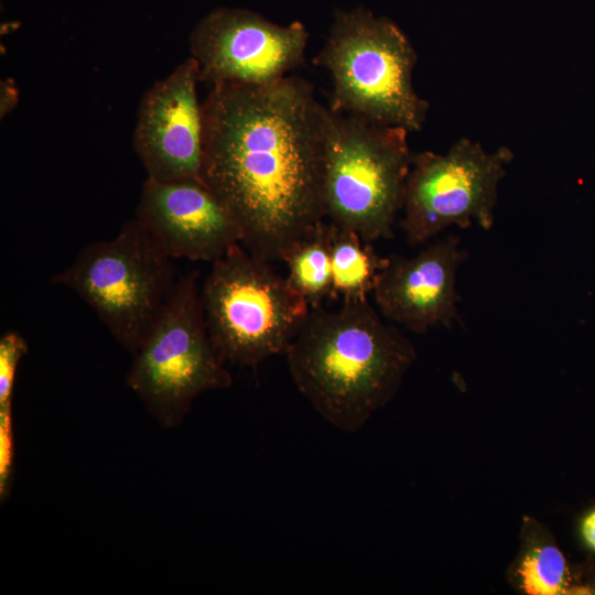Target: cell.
Instances as JSON below:
<instances>
[{"instance_id": "obj_5", "label": "cell", "mask_w": 595, "mask_h": 595, "mask_svg": "<svg viewBox=\"0 0 595 595\" xmlns=\"http://www.w3.org/2000/svg\"><path fill=\"white\" fill-rule=\"evenodd\" d=\"M173 260L133 218L111 239L84 246L50 282L74 292L133 354L175 289Z\"/></svg>"}, {"instance_id": "obj_16", "label": "cell", "mask_w": 595, "mask_h": 595, "mask_svg": "<svg viewBox=\"0 0 595 595\" xmlns=\"http://www.w3.org/2000/svg\"><path fill=\"white\" fill-rule=\"evenodd\" d=\"M28 351L24 337L15 332H6L0 338V408L12 405L18 365Z\"/></svg>"}, {"instance_id": "obj_10", "label": "cell", "mask_w": 595, "mask_h": 595, "mask_svg": "<svg viewBox=\"0 0 595 595\" xmlns=\"http://www.w3.org/2000/svg\"><path fill=\"white\" fill-rule=\"evenodd\" d=\"M198 68L190 56L142 96L133 148L147 177L160 182L202 178L203 111Z\"/></svg>"}, {"instance_id": "obj_18", "label": "cell", "mask_w": 595, "mask_h": 595, "mask_svg": "<svg viewBox=\"0 0 595 595\" xmlns=\"http://www.w3.org/2000/svg\"><path fill=\"white\" fill-rule=\"evenodd\" d=\"M580 534L583 543L595 552V509L587 512L581 520Z\"/></svg>"}, {"instance_id": "obj_13", "label": "cell", "mask_w": 595, "mask_h": 595, "mask_svg": "<svg viewBox=\"0 0 595 595\" xmlns=\"http://www.w3.org/2000/svg\"><path fill=\"white\" fill-rule=\"evenodd\" d=\"M507 576L518 592L528 595H560L578 591L573 585L565 555L553 536L529 516L523 518L519 551Z\"/></svg>"}, {"instance_id": "obj_11", "label": "cell", "mask_w": 595, "mask_h": 595, "mask_svg": "<svg viewBox=\"0 0 595 595\" xmlns=\"http://www.w3.org/2000/svg\"><path fill=\"white\" fill-rule=\"evenodd\" d=\"M136 219L174 260L213 262L241 244L237 220L199 180L160 182L147 177Z\"/></svg>"}, {"instance_id": "obj_8", "label": "cell", "mask_w": 595, "mask_h": 595, "mask_svg": "<svg viewBox=\"0 0 595 595\" xmlns=\"http://www.w3.org/2000/svg\"><path fill=\"white\" fill-rule=\"evenodd\" d=\"M512 159L507 147L489 152L467 138L445 153L413 154L400 224L408 244L425 245L452 225L490 229L498 185Z\"/></svg>"}, {"instance_id": "obj_17", "label": "cell", "mask_w": 595, "mask_h": 595, "mask_svg": "<svg viewBox=\"0 0 595 595\" xmlns=\"http://www.w3.org/2000/svg\"><path fill=\"white\" fill-rule=\"evenodd\" d=\"M12 405L0 408V493L8 494L13 464Z\"/></svg>"}, {"instance_id": "obj_6", "label": "cell", "mask_w": 595, "mask_h": 595, "mask_svg": "<svg viewBox=\"0 0 595 595\" xmlns=\"http://www.w3.org/2000/svg\"><path fill=\"white\" fill-rule=\"evenodd\" d=\"M201 300L217 353L244 367L285 354L311 311L288 278L241 244L212 262Z\"/></svg>"}, {"instance_id": "obj_2", "label": "cell", "mask_w": 595, "mask_h": 595, "mask_svg": "<svg viewBox=\"0 0 595 595\" xmlns=\"http://www.w3.org/2000/svg\"><path fill=\"white\" fill-rule=\"evenodd\" d=\"M367 299L337 310L311 307L285 355L296 389L336 429L355 433L389 403L415 361V348Z\"/></svg>"}, {"instance_id": "obj_1", "label": "cell", "mask_w": 595, "mask_h": 595, "mask_svg": "<svg viewBox=\"0 0 595 595\" xmlns=\"http://www.w3.org/2000/svg\"><path fill=\"white\" fill-rule=\"evenodd\" d=\"M323 107L295 76L213 85L202 102L203 182L237 220L241 245L283 261L325 216Z\"/></svg>"}, {"instance_id": "obj_12", "label": "cell", "mask_w": 595, "mask_h": 595, "mask_svg": "<svg viewBox=\"0 0 595 595\" xmlns=\"http://www.w3.org/2000/svg\"><path fill=\"white\" fill-rule=\"evenodd\" d=\"M465 257L459 239L450 235L426 242L413 257L389 258L372 290L379 313L414 333L451 326L458 315L456 277Z\"/></svg>"}, {"instance_id": "obj_4", "label": "cell", "mask_w": 595, "mask_h": 595, "mask_svg": "<svg viewBox=\"0 0 595 595\" xmlns=\"http://www.w3.org/2000/svg\"><path fill=\"white\" fill-rule=\"evenodd\" d=\"M416 61L392 20L359 7L335 13L313 62L331 77L333 110L414 132L422 130L430 108L413 86Z\"/></svg>"}, {"instance_id": "obj_3", "label": "cell", "mask_w": 595, "mask_h": 595, "mask_svg": "<svg viewBox=\"0 0 595 595\" xmlns=\"http://www.w3.org/2000/svg\"><path fill=\"white\" fill-rule=\"evenodd\" d=\"M408 131L323 107V203L337 227L390 238L413 154Z\"/></svg>"}, {"instance_id": "obj_9", "label": "cell", "mask_w": 595, "mask_h": 595, "mask_svg": "<svg viewBox=\"0 0 595 595\" xmlns=\"http://www.w3.org/2000/svg\"><path fill=\"white\" fill-rule=\"evenodd\" d=\"M309 33L300 21L279 25L256 12L218 8L192 30L191 57L199 82L261 85L303 64Z\"/></svg>"}, {"instance_id": "obj_14", "label": "cell", "mask_w": 595, "mask_h": 595, "mask_svg": "<svg viewBox=\"0 0 595 595\" xmlns=\"http://www.w3.org/2000/svg\"><path fill=\"white\" fill-rule=\"evenodd\" d=\"M331 223V221H329ZM332 294L343 299H367L378 273L389 258L379 257L367 241L353 230L332 224Z\"/></svg>"}, {"instance_id": "obj_15", "label": "cell", "mask_w": 595, "mask_h": 595, "mask_svg": "<svg viewBox=\"0 0 595 595\" xmlns=\"http://www.w3.org/2000/svg\"><path fill=\"white\" fill-rule=\"evenodd\" d=\"M332 226L323 221L310 236L299 241L284 257L291 285L311 304L332 295Z\"/></svg>"}, {"instance_id": "obj_19", "label": "cell", "mask_w": 595, "mask_h": 595, "mask_svg": "<svg viewBox=\"0 0 595 595\" xmlns=\"http://www.w3.org/2000/svg\"><path fill=\"white\" fill-rule=\"evenodd\" d=\"M18 100V91L11 79H7L1 84V117L6 116L15 105Z\"/></svg>"}, {"instance_id": "obj_7", "label": "cell", "mask_w": 595, "mask_h": 595, "mask_svg": "<svg viewBox=\"0 0 595 595\" xmlns=\"http://www.w3.org/2000/svg\"><path fill=\"white\" fill-rule=\"evenodd\" d=\"M194 270L178 278L149 334L136 349L127 385L163 424L183 421L202 393L225 389L231 375L217 353L204 316Z\"/></svg>"}]
</instances>
